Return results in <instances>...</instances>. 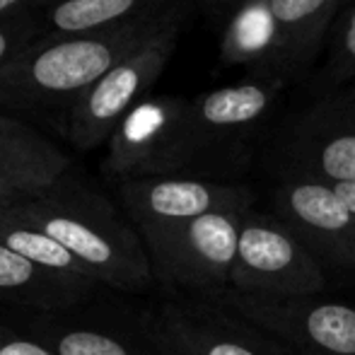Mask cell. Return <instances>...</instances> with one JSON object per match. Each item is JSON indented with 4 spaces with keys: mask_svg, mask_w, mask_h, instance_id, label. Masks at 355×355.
I'll return each instance as SVG.
<instances>
[{
    "mask_svg": "<svg viewBox=\"0 0 355 355\" xmlns=\"http://www.w3.org/2000/svg\"><path fill=\"white\" fill-rule=\"evenodd\" d=\"M191 5L196 3L99 32L46 34L19 61L0 71V107L63 109L66 114L116 63L172 24L184 22Z\"/></svg>",
    "mask_w": 355,
    "mask_h": 355,
    "instance_id": "6da1fadb",
    "label": "cell"
},
{
    "mask_svg": "<svg viewBox=\"0 0 355 355\" xmlns=\"http://www.w3.org/2000/svg\"><path fill=\"white\" fill-rule=\"evenodd\" d=\"M8 211L63 244L97 283L138 290L153 281V261L138 230L92 189L61 179L46 193Z\"/></svg>",
    "mask_w": 355,
    "mask_h": 355,
    "instance_id": "7a4b0ae2",
    "label": "cell"
},
{
    "mask_svg": "<svg viewBox=\"0 0 355 355\" xmlns=\"http://www.w3.org/2000/svg\"><path fill=\"white\" fill-rule=\"evenodd\" d=\"M182 24H172L153 42L116 63L63 114V131L75 148L87 153L109 143L126 114L148 99V92L177 49Z\"/></svg>",
    "mask_w": 355,
    "mask_h": 355,
    "instance_id": "3957f363",
    "label": "cell"
},
{
    "mask_svg": "<svg viewBox=\"0 0 355 355\" xmlns=\"http://www.w3.org/2000/svg\"><path fill=\"white\" fill-rule=\"evenodd\" d=\"M196 157L189 99L148 97L126 114L107 143L102 169L112 179L172 177Z\"/></svg>",
    "mask_w": 355,
    "mask_h": 355,
    "instance_id": "277c9868",
    "label": "cell"
},
{
    "mask_svg": "<svg viewBox=\"0 0 355 355\" xmlns=\"http://www.w3.org/2000/svg\"><path fill=\"white\" fill-rule=\"evenodd\" d=\"M322 290V263L281 218L254 211L244 215L230 293L249 297H304Z\"/></svg>",
    "mask_w": 355,
    "mask_h": 355,
    "instance_id": "5b68a950",
    "label": "cell"
},
{
    "mask_svg": "<svg viewBox=\"0 0 355 355\" xmlns=\"http://www.w3.org/2000/svg\"><path fill=\"white\" fill-rule=\"evenodd\" d=\"M249 211H213L145 244L153 276L196 293H218L232 283L239 234Z\"/></svg>",
    "mask_w": 355,
    "mask_h": 355,
    "instance_id": "8992f818",
    "label": "cell"
},
{
    "mask_svg": "<svg viewBox=\"0 0 355 355\" xmlns=\"http://www.w3.org/2000/svg\"><path fill=\"white\" fill-rule=\"evenodd\" d=\"M232 312L273 341L307 355H355V307L336 300L304 297H227Z\"/></svg>",
    "mask_w": 355,
    "mask_h": 355,
    "instance_id": "52a82bcc",
    "label": "cell"
},
{
    "mask_svg": "<svg viewBox=\"0 0 355 355\" xmlns=\"http://www.w3.org/2000/svg\"><path fill=\"white\" fill-rule=\"evenodd\" d=\"M119 198L145 244L213 211H252L247 187L198 177H145L119 182Z\"/></svg>",
    "mask_w": 355,
    "mask_h": 355,
    "instance_id": "ba28073f",
    "label": "cell"
},
{
    "mask_svg": "<svg viewBox=\"0 0 355 355\" xmlns=\"http://www.w3.org/2000/svg\"><path fill=\"white\" fill-rule=\"evenodd\" d=\"M278 218L304 242L317 259L353 266L355 215L343 206L331 184L295 177L276 196Z\"/></svg>",
    "mask_w": 355,
    "mask_h": 355,
    "instance_id": "9c48e42d",
    "label": "cell"
},
{
    "mask_svg": "<svg viewBox=\"0 0 355 355\" xmlns=\"http://www.w3.org/2000/svg\"><path fill=\"white\" fill-rule=\"evenodd\" d=\"M71 157L37 128L0 114V208L19 206L66 179Z\"/></svg>",
    "mask_w": 355,
    "mask_h": 355,
    "instance_id": "30bf717a",
    "label": "cell"
},
{
    "mask_svg": "<svg viewBox=\"0 0 355 355\" xmlns=\"http://www.w3.org/2000/svg\"><path fill=\"white\" fill-rule=\"evenodd\" d=\"M304 179L324 184L355 182V94L329 97L293 133Z\"/></svg>",
    "mask_w": 355,
    "mask_h": 355,
    "instance_id": "8fae6325",
    "label": "cell"
},
{
    "mask_svg": "<svg viewBox=\"0 0 355 355\" xmlns=\"http://www.w3.org/2000/svg\"><path fill=\"white\" fill-rule=\"evenodd\" d=\"M153 336L164 355H278L252 324L208 309H167Z\"/></svg>",
    "mask_w": 355,
    "mask_h": 355,
    "instance_id": "7c38bea8",
    "label": "cell"
},
{
    "mask_svg": "<svg viewBox=\"0 0 355 355\" xmlns=\"http://www.w3.org/2000/svg\"><path fill=\"white\" fill-rule=\"evenodd\" d=\"M281 89V80H247L189 99V126L196 157L266 116Z\"/></svg>",
    "mask_w": 355,
    "mask_h": 355,
    "instance_id": "4fadbf2b",
    "label": "cell"
},
{
    "mask_svg": "<svg viewBox=\"0 0 355 355\" xmlns=\"http://www.w3.org/2000/svg\"><path fill=\"white\" fill-rule=\"evenodd\" d=\"M336 8L338 0H266L273 56L288 68L312 61Z\"/></svg>",
    "mask_w": 355,
    "mask_h": 355,
    "instance_id": "5bb4252c",
    "label": "cell"
},
{
    "mask_svg": "<svg viewBox=\"0 0 355 355\" xmlns=\"http://www.w3.org/2000/svg\"><path fill=\"white\" fill-rule=\"evenodd\" d=\"M187 3H201V0H61L44 8V37L99 32L138 17L169 12Z\"/></svg>",
    "mask_w": 355,
    "mask_h": 355,
    "instance_id": "9a60e30c",
    "label": "cell"
},
{
    "mask_svg": "<svg viewBox=\"0 0 355 355\" xmlns=\"http://www.w3.org/2000/svg\"><path fill=\"white\" fill-rule=\"evenodd\" d=\"M83 290L44 271L0 242V300L37 309H58L83 297Z\"/></svg>",
    "mask_w": 355,
    "mask_h": 355,
    "instance_id": "2e32d148",
    "label": "cell"
},
{
    "mask_svg": "<svg viewBox=\"0 0 355 355\" xmlns=\"http://www.w3.org/2000/svg\"><path fill=\"white\" fill-rule=\"evenodd\" d=\"M0 242H5L10 249L27 257L29 261L42 266L44 271L80 288L83 293H89L97 285V281L85 271L83 263L63 244H58L44 230L22 220L8 208H0Z\"/></svg>",
    "mask_w": 355,
    "mask_h": 355,
    "instance_id": "e0dca14e",
    "label": "cell"
},
{
    "mask_svg": "<svg viewBox=\"0 0 355 355\" xmlns=\"http://www.w3.org/2000/svg\"><path fill=\"white\" fill-rule=\"evenodd\" d=\"M39 341L53 355H141L114 334L94 329H61Z\"/></svg>",
    "mask_w": 355,
    "mask_h": 355,
    "instance_id": "ac0fdd59",
    "label": "cell"
},
{
    "mask_svg": "<svg viewBox=\"0 0 355 355\" xmlns=\"http://www.w3.org/2000/svg\"><path fill=\"white\" fill-rule=\"evenodd\" d=\"M42 17L34 12L0 19V71L12 66L44 37Z\"/></svg>",
    "mask_w": 355,
    "mask_h": 355,
    "instance_id": "d6986e66",
    "label": "cell"
},
{
    "mask_svg": "<svg viewBox=\"0 0 355 355\" xmlns=\"http://www.w3.org/2000/svg\"><path fill=\"white\" fill-rule=\"evenodd\" d=\"M327 75L334 83H341V80H348L351 75H355V5L348 12L341 32H338L336 49L331 53Z\"/></svg>",
    "mask_w": 355,
    "mask_h": 355,
    "instance_id": "ffe728a7",
    "label": "cell"
},
{
    "mask_svg": "<svg viewBox=\"0 0 355 355\" xmlns=\"http://www.w3.org/2000/svg\"><path fill=\"white\" fill-rule=\"evenodd\" d=\"M0 355H53L39 338H24L0 327Z\"/></svg>",
    "mask_w": 355,
    "mask_h": 355,
    "instance_id": "44dd1931",
    "label": "cell"
},
{
    "mask_svg": "<svg viewBox=\"0 0 355 355\" xmlns=\"http://www.w3.org/2000/svg\"><path fill=\"white\" fill-rule=\"evenodd\" d=\"M34 8H39V0H0V19L32 12Z\"/></svg>",
    "mask_w": 355,
    "mask_h": 355,
    "instance_id": "7402d4cb",
    "label": "cell"
},
{
    "mask_svg": "<svg viewBox=\"0 0 355 355\" xmlns=\"http://www.w3.org/2000/svg\"><path fill=\"white\" fill-rule=\"evenodd\" d=\"M201 3H208L215 10V12H223L225 19H227V17H232L237 10H242L244 5L257 3V0H201Z\"/></svg>",
    "mask_w": 355,
    "mask_h": 355,
    "instance_id": "603a6c76",
    "label": "cell"
},
{
    "mask_svg": "<svg viewBox=\"0 0 355 355\" xmlns=\"http://www.w3.org/2000/svg\"><path fill=\"white\" fill-rule=\"evenodd\" d=\"M334 191L338 193V198L343 201V206L355 215V182H343V184H331Z\"/></svg>",
    "mask_w": 355,
    "mask_h": 355,
    "instance_id": "cb8c5ba5",
    "label": "cell"
},
{
    "mask_svg": "<svg viewBox=\"0 0 355 355\" xmlns=\"http://www.w3.org/2000/svg\"><path fill=\"white\" fill-rule=\"evenodd\" d=\"M53 3H61V0H39V8H49Z\"/></svg>",
    "mask_w": 355,
    "mask_h": 355,
    "instance_id": "d4e9b609",
    "label": "cell"
},
{
    "mask_svg": "<svg viewBox=\"0 0 355 355\" xmlns=\"http://www.w3.org/2000/svg\"><path fill=\"white\" fill-rule=\"evenodd\" d=\"M338 3H341V0H338Z\"/></svg>",
    "mask_w": 355,
    "mask_h": 355,
    "instance_id": "484cf974",
    "label": "cell"
}]
</instances>
